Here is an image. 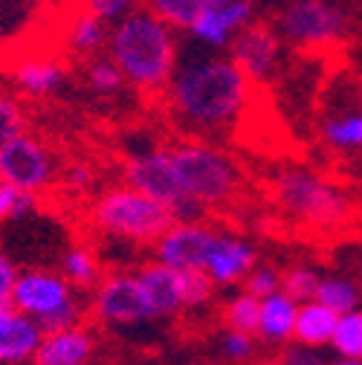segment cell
I'll return each instance as SVG.
<instances>
[{
	"label": "cell",
	"instance_id": "6da1fadb",
	"mask_svg": "<svg viewBox=\"0 0 362 365\" xmlns=\"http://www.w3.org/2000/svg\"><path fill=\"white\" fill-rule=\"evenodd\" d=\"M165 105L174 122L189 136H209L232 130L252 102V81L232 61L200 50L183 61H177L171 81L165 84Z\"/></svg>",
	"mask_w": 362,
	"mask_h": 365
},
{
	"label": "cell",
	"instance_id": "7a4b0ae2",
	"mask_svg": "<svg viewBox=\"0 0 362 365\" xmlns=\"http://www.w3.org/2000/svg\"><path fill=\"white\" fill-rule=\"evenodd\" d=\"M108 56L122 70L128 87L145 96H157L171 81L180 61L177 29L140 6L110 24Z\"/></svg>",
	"mask_w": 362,
	"mask_h": 365
},
{
	"label": "cell",
	"instance_id": "3957f363",
	"mask_svg": "<svg viewBox=\"0 0 362 365\" xmlns=\"http://www.w3.org/2000/svg\"><path fill=\"white\" fill-rule=\"evenodd\" d=\"M269 195L284 217L316 232H342L356 217L345 186L310 165H281L269 177Z\"/></svg>",
	"mask_w": 362,
	"mask_h": 365
},
{
	"label": "cell",
	"instance_id": "277c9868",
	"mask_svg": "<svg viewBox=\"0 0 362 365\" xmlns=\"http://www.w3.org/2000/svg\"><path fill=\"white\" fill-rule=\"evenodd\" d=\"M171 157L186 195L206 212L229 209L244 189V171L238 160L203 136H186L171 145Z\"/></svg>",
	"mask_w": 362,
	"mask_h": 365
},
{
	"label": "cell",
	"instance_id": "5b68a950",
	"mask_svg": "<svg viewBox=\"0 0 362 365\" xmlns=\"http://www.w3.org/2000/svg\"><path fill=\"white\" fill-rule=\"evenodd\" d=\"M90 220H93V226L102 235L133 247H145V244L154 247L168 226L177 223L174 212L165 203L143 195L140 189L128 186V182L102 192L93 200Z\"/></svg>",
	"mask_w": 362,
	"mask_h": 365
},
{
	"label": "cell",
	"instance_id": "8992f818",
	"mask_svg": "<svg viewBox=\"0 0 362 365\" xmlns=\"http://www.w3.org/2000/svg\"><path fill=\"white\" fill-rule=\"evenodd\" d=\"M125 182L133 189H140L143 195L165 203L177 220H206V209L200 203H195L183 182H180L174 157H171V145H140L125 157Z\"/></svg>",
	"mask_w": 362,
	"mask_h": 365
},
{
	"label": "cell",
	"instance_id": "52a82bcc",
	"mask_svg": "<svg viewBox=\"0 0 362 365\" xmlns=\"http://www.w3.org/2000/svg\"><path fill=\"white\" fill-rule=\"evenodd\" d=\"M276 29L296 50H328L348 35V15L333 0H284Z\"/></svg>",
	"mask_w": 362,
	"mask_h": 365
},
{
	"label": "cell",
	"instance_id": "ba28073f",
	"mask_svg": "<svg viewBox=\"0 0 362 365\" xmlns=\"http://www.w3.org/2000/svg\"><path fill=\"white\" fill-rule=\"evenodd\" d=\"M0 180L41 195L50 186H56L58 163L47 145L38 143L26 130H21L0 145Z\"/></svg>",
	"mask_w": 362,
	"mask_h": 365
},
{
	"label": "cell",
	"instance_id": "9c48e42d",
	"mask_svg": "<svg viewBox=\"0 0 362 365\" xmlns=\"http://www.w3.org/2000/svg\"><path fill=\"white\" fill-rule=\"evenodd\" d=\"M93 307L96 319L105 325H113V328H130V325H143V322H151L154 310H151V302L137 279V272H110V276H102L99 284L93 287Z\"/></svg>",
	"mask_w": 362,
	"mask_h": 365
},
{
	"label": "cell",
	"instance_id": "30bf717a",
	"mask_svg": "<svg viewBox=\"0 0 362 365\" xmlns=\"http://www.w3.org/2000/svg\"><path fill=\"white\" fill-rule=\"evenodd\" d=\"M255 4L252 0H226V4H209L195 24L186 29V35L192 38L195 47L209 50V53H220L229 50V43L235 41V35L255 21Z\"/></svg>",
	"mask_w": 362,
	"mask_h": 365
},
{
	"label": "cell",
	"instance_id": "8fae6325",
	"mask_svg": "<svg viewBox=\"0 0 362 365\" xmlns=\"http://www.w3.org/2000/svg\"><path fill=\"white\" fill-rule=\"evenodd\" d=\"M281 47H284V41L279 29H273L269 24H258V21L247 24L229 43L232 61L244 70V76L252 84H264L279 73Z\"/></svg>",
	"mask_w": 362,
	"mask_h": 365
},
{
	"label": "cell",
	"instance_id": "7c38bea8",
	"mask_svg": "<svg viewBox=\"0 0 362 365\" xmlns=\"http://www.w3.org/2000/svg\"><path fill=\"white\" fill-rule=\"evenodd\" d=\"M217 230L206 220H177L154 244V258L177 269H203Z\"/></svg>",
	"mask_w": 362,
	"mask_h": 365
},
{
	"label": "cell",
	"instance_id": "4fadbf2b",
	"mask_svg": "<svg viewBox=\"0 0 362 365\" xmlns=\"http://www.w3.org/2000/svg\"><path fill=\"white\" fill-rule=\"evenodd\" d=\"M70 299H76L73 284L53 269H21L12 287V304L32 316L35 322L64 307Z\"/></svg>",
	"mask_w": 362,
	"mask_h": 365
},
{
	"label": "cell",
	"instance_id": "5bb4252c",
	"mask_svg": "<svg viewBox=\"0 0 362 365\" xmlns=\"http://www.w3.org/2000/svg\"><path fill=\"white\" fill-rule=\"evenodd\" d=\"M56 15L58 0H0V53L21 50Z\"/></svg>",
	"mask_w": 362,
	"mask_h": 365
},
{
	"label": "cell",
	"instance_id": "9a60e30c",
	"mask_svg": "<svg viewBox=\"0 0 362 365\" xmlns=\"http://www.w3.org/2000/svg\"><path fill=\"white\" fill-rule=\"evenodd\" d=\"M255 264H258V250L252 241L235 232H217L203 269L217 287H235L247 279V272Z\"/></svg>",
	"mask_w": 362,
	"mask_h": 365
},
{
	"label": "cell",
	"instance_id": "2e32d148",
	"mask_svg": "<svg viewBox=\"0 0 362 365\" xmlns=\"http://www.w3.org/2000/svg\"><path fill=\"white\" fill-rule=\"evenodd\" d=\"M43 328L12 302L0 304V365H32Z\"/></svg>",
	"mask_w": 362,
	"mask_h": 365
},
{
	"label": "cell",
	"instance_id": "e0dca14e",
	"mask_svg": "<svg viewBox=\"0 0 362 365\" xmlns=\"http://www.w3.org/2000/svg\"><path fill=\"white\" fill-rule=\"evenodd\" d=\"M319 140L333 154H362V96L339 99L319 122Z\"/></svg>",
	"mask_w": 362,
	"mask_h": 365
},
{
	"label": "cell",
	"instance_id": "ac0fdd59",
	"mask_svg": "<svg viewBox=\"0 0 362 365\" xmlns=\"http://www.w3.org/2000/svg\"><path fill=\"white\" fill-rule=\"evenodd\" d=\"M137 279H140L157 319L177 316V313L186 310V304H183V279H180L177 267H168V264L154 258V261H148L137 269Z\"/></svg>",
	"mask_w": 362,
	"mask_h": 365
},
{
	"label": "cell",
	"instance_id": "d6986e66",
	"mask_svg": "<svg viewBox=\"0 0 362 365\" xmlns=\"http://www.w3.org/2000/svg\"><path fill=\"white\" fill-rule=\"evenodd\" d=\"M93 351H96L93 334L84 325L50 331V334H43L32 365H84V362H90Z\"/></svg>",
	"mask_w": 362,
	"mask_h": 365
},
{
	"label": "cell",
	"instance_id": "ffe728a7",
	"mask_svg": "<svg viewBox=\"0 0 362 365\" xmlns=\"http://www.w3.org/2000/svg\"><path fill=\"white\" fill-rule=\"evenodd\" d=\"M296 316H299V302L290 299L284 290H276L273 296L261 299V313H258V342L269 348H284L293 342L296 331Z\"/></svg>",
	"mask_w": 362,
	"mask_h": 365
},
{
	"label": "cell",
	"instance_id": "44dd1931",
	"mask_svg": "<svg viewBox=\"0 0 362 365\" xmlns=\"http://www.w3.org/2000/svg\"><path fill=\"white\" fill-rule=\"evenodd\" d=\"M67 70L58 58L53 56H35V58H21L12 67V84L18 87V93L29 99H47L64 84Z\"/></svg>",
	"mask_w": 362,
	"mask_h": 365
},
{
	"label": "cell",
	"instance_id": "7402d4cb",
	"mask_svg": "<svg viewBox=\"0 0 362 365\" xmlns=\"http://www.w3.org/2000/svg\"><path fill=\"white\" fill-rule=\"evenodd\" d=\"M336 319H339L336 310H331L319 299H307V302L299 304L293 339L301 342V345H313V348H331V339H333V331H336Z\"/></svg>",
	"mask_w": 362,
	"mask_h": 365
},
{
	"label": "cell",
	"instance_id": "603a6c76",
	"mask_svg": "<svg viewBox=\"0 0 362 365\" xmlns=\"http://www.w3.org/2000/svg\"><path fill=\"white\" fill-rule=\"evenodd\" d=\"M108 32H110V24H105L102 18H96L87 9H76L73 18L67 21L64 43H67V50L73 56L93 58L102 47H108Z\"/></svg>",
	"mask_w": 362,
	"mask_h": 365
},
{
	"label": "cell",
	"instance_id": "cb8c5ba5",
	"mask_svg": "<svg viewBox=\"0 0 362 365\" xmlns=\"http://www.w3.org/2000/svg\"><path fill=\"white\" fill-rule=\"evenodd\" d=\"M61 276L78 290H93L102 279V264L90 247H70L61 258Z\"/></svg>",
	"mask_w": 362,
	"mask_h": 365
},
{
	"label": "cell",
	"instance_id": "d4e9b609",
	"mask_svg": "<svg viewBox=\"0 0 362 365\" xmlns=\"http://www.w3.org/2000/svg\"><path fill=\"white\" fill-rule=\"evenodd\" d=\"M313 299H319L336 313H348L362 304V287L356 284L353 276H322Z\"/></svg>",
	"mask_w": 362,
	"mask_h": 365
},
{
	"label": "cell",
	"instance_id": "484cf974",
	"mask_svg": "<svg viewBox=\"0 0 362 365\" xmlns=\"http://www.w3.org/2000/svg\"><path fill=\"white\" fill-rule=\"evenodd\" d=\"M143 6L154 12L160 21H165L171 29L186 32L195 18L209 6V0H143Z\"/></svg>",
	"mask_w": 362,
	"mask_h": 365
},
{
	"label": "cell",
	"instance_id": "4316f807",
	"mask_svg": "<svg viewBox=\"0 0 362 365\" xmlns=\"http://www.w3.org/2000/svg\"><path fill=\"white\" fill-rule=\"evenodd\" d=\"M331 348L336 351V356L362 359V304L348 313H339Z\"/></svg>",
	"mask_w": 362,
	"mask_h": 365
},
{
	"label": "cell",
	"instance_id": "83f0119b",
	"mask_svg": "<svg viewBox=\"0 0 362 365\" xmlns=\"http://www.w3.org/2000/svg\"><path fill=\"white\" fill-rule=\"evenodd\" d=\"M258 313H261V299H255L252 293L241 290L238 296H232L223 304V325L235 328V331H247L255 334L258 331Z\"/></svg>",
	"mask_w": 362,
	"mask_h": 365
},
{
	"label": "cell",
	"instance_id": "f1b7e54d",
	"mask_svg": "<svg viewBox=\"0 0 362 365\" xmlns=\"http://www.w3.org/2000/svg\"><path fill=\"white\" fill-rule=\"evenodd\" d=\"M87 87L93 90L96 96L110 99V96H119L122 93V90L128 87V81H125L122 70L113 64L110 56L108 58H96L93 56V61H90V67H87Z\"/></svg>",
	"mask_w": 362,
	"mask_h": 365
},
{
	"label": "cell",
	"instance_id": "f546056e",
	"mask_svg": "<svg viewBox=\"0 0 362 365\" xmlns=\"http://www.w3.org/2000/svg\"><path fill=\"white\" fill-rule=\"evenodd\" d=\"M319 279H322V272L316 269V267H310V264H293V267L281 269V290L301 304V302H307V299L316 296Z\"/></svg>",
	"mask_w": 362,
	"mask_h": 365
},
{
	"label": "cell",
	"instance_id": "4dcf8cb0",
	"mask_svg": "<svg viewBox=\"0 0 362 365\" xmlns=\"http://www.w3.org/2000/svg\"><path fill=\"white\" fill-rule=\"evenodd\" d=\"M183 279V304L186 310H200L217 296V284L209 279L206 269H180Z\"/></svg>",
	"mask_w": 362,
	"mask_h": 365
},
{
	"label": "cell",
	"instance_id": "1f68e13d",
	"mask_svg": "<svg viewBox=\"0 0 362 365\" xmlns=\"http://www.w3.org/2000/svg\"><path fill=\"white\" fill-rule=\"evenodd\" d=\"M35 206H38V195H35V192H26V189L15 186V182L0 180V223H4V220H15V217H24V215H29Z\"/></svg>",
	"mask_w": 362,
	"mask_h": 365
},
{
	"label": "cell",
	"instance_id": "d6a6232c",
	"mask_svg": "<svg viewBox=\"0 0 362 365\" xmlns=\"http://www.w3.org/2000/svg\"><path fill=\"white\" fill-rule=\"evenodd\" d=\"M258 336L247 334V331H235V328H226L220 336V351L226 356V362H235V365H247L258 356Z\"/></svg>",
	"mask_w": 362,
	"mask_h": 365
},
{
	"label": "cell",
	"instance_id": "836d02e7",
	"mask_svg": "<svg viewBox=\"0 0 362 365\" xmlns=\"http://www.w3.org/2000/svg\"><path fill=\"white\" fill-rule=\"evenodd\" d=\"M241 284L255 299H267V296H273L276 290H281V269L273 267V264H255Z\"/></svg>",
	"mask_w": 362,
	"mask_h": 365
},
{
	"label": "cell",
	"instance_id": "e575fe53",
	"mask_svg": "<svg viewBox=\"0 0 362 365\" xmlns=\"http://www.w3.org/2000/svg\"><path fill=\"white\" fill-rule=\"evenodd\" d=\"M76 4H78V9H87L96 18H102L105 24H116L119 18L137 9V0H76Z\"/></svg>",
	"mask_w": 362,
	"mask_h": 365
},
{
	"label": "cell",
	"instance_id": "d590c367",
	"mask_svg": "<svg viewBox=\"0 0 362 365\" xmlns=\"http://www.w3.org/2000/svg\"><path fill=\"white\" fill-rule=\"evenodd\" d=\"M24 125H26L24 108L9 93H0V145H4L6 140H12L15 133H21Z\"/></svg>",
	"mask_w": 362,
	"mask_h": 365
},
{
	"label": "cell",
	"instance_id": "8d00e7d4",
	"mask_svg": "<svg viewBox=\"0 0 362 365\" xmlns=\"http://www.w3.org/2000/svg\"><path fill=\"white\" fill-rule=\"evenodd\" d=\"M84 322V307H81V302L78 299H70L64 307H58L56 313H50V316H43L41 319V328H43V334H50V331H64V328H76V325H81Z\"/></svg>",
	"mask_w": 362,
	"mask_h": 365
},
{
	"label": "cell",
	"instance_id": "74e56055",
	"mask_svg": "<svg viewBox=\"0 0 362 365\" xmlns=\"http://www.w3.org/2000/svg\"><path fill=\"white\" fill-rule=\"evenodd\" d=\"M281 365H328V354L325 348H313V345H301V342H287L281 348Z\"/></svg>",
	"mask_w": 362,
	"mask_h": 365
},
{
	"label": "cell",
	"instance_id": "f35d334b",
	"mask_svg": "<svg viewBox=\"0 0 362 365\" xmlns=\"http://www.w3.org/2000/svg\"><path fill=\"white\" fill-rule=\"evenodd\" d=\"M18 267L15 261L0 250V304H9L12 302V287H15V279H18Z\"/></svg>",
	"mask_w": 362,
	"mask_h": 365
},
{
	"label": "cell",
	"instance_id": "ab89813d",
	"mask_svg": "<svg viewBox=\"0 0 362 365\" xmlns=\"http://www.w3.org/2000/svg\"><path fill=\"white\" fill-rule=\"evenodd\" d=\"M93 168H90L87 163H73L67 171H64V182L70 189H76V192H84V189H90L93 186Z\"/></svg>",
	"mask_w": 362,
	"mask_h": 365
},
{
	"label": "cell",
	"instance_id": "60d3db41",
	"mask_svg": "<svg viewBox=\"0 0 362 365\" xmlns=\"http://www.w3.org/2000/svg\"><path fill=\"white\" fill-rule=\"evenodd\" d=\"M353 279H356V284L362 287V252H359L356 261H353Z\"/></svg>",
	"mask_w": 362,
	"mask_h": 365
},
{
	"label": "cell",
	"instance_id": "b9f144b4",
	"mask_svg": "<svg viewBox=\"0 0 362 365\" xmlns=\"http://www.w3.org/2000/svg\"><path fill=\"white\" fill-rule=\"evenodd\" d=\"M328 365H362V359H348V356H336V359H331Z\"/></svg>",
	"mask_w": 362,
	"mask_h": 365
},
{
	"label": "cell",
	"instance_id": "7bdbcfd3",
	"mask_svg": "<svg viewBox=\"0 0 362 365\" xmlns=\"http://www.w3.org/2000/svg\"><path fill=\"white\" fill-rule=\"evenodd\" d=\"M249 365H281V359L279 356H264V359H252Z\"/></svg>",
	"mask_w": 362,
	"mask_h": 365
},
{
	"label": "cell",
	"instance_id": "ee69618b",
	"mask_svg": "<svg viewBox=\"0 0 362 365\" xmlns=\"http://www.w3.org/2000/svg\"><path fill=\"white\" fill-rule=\"evenodd\" d=\"M252 4H255V6H281L284 0H252Z\"/></svg>",
	"mask_w": 362,
	"mask_h": 365
},
{
	"label": "cell",
	"instance_id": "f6af8a7d",
	"mask_svg": "<svg viewBox=\"0 0 362 365\" xmlns=\"http://www.w3.org/2000/svg\"><path fill=\"white\" fill-rule=\"evenodd\" d=\"M209 4H226V0H209Z\"/></svg>",
	"mask_w": 362,
	"mask_h": 365
},
{
	"label": "cell",
	"instance_id": "bcb514c9",
	"mask_svg": "<svg viewBox=\"0 0 362 365\" xmlns=\"http://www.w3.org/2000/svg\"><path fill=\"white\" fill-rule=\"evenodd\" d=\"M84 365H87V362H84Z\"/></svg>",
	"mask_w": 362,
	"mask_h": 365
}]
</instances>
